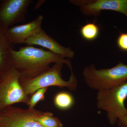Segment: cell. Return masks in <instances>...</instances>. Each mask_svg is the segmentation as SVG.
Listing matches in <instances>:
<instances>
[{"label":"cell","instance_id":"cell-1","mask_svg":"<svg viewBox=\"0 0 127 127\" xmlns=\"http://www.w3.org/2000/svg\"><path fill=\"white\" fill-rule=\"evenodd\" d=\"M71 65L70 60L42 48L32 46L20 48L12 51L11 64L20 74V80L33 78L48 70L51 63Z\"/></svg>","mask_w":127,"mask_h":127},{"label":"cell","instance_id":"cell-2","mask_svg":"<svg viewBox=\"0 0 127 127\" xmlns=\"http://www.w3.org/2000/svg\"><path fill=\"white\" fill-rule=\"evenodd\" d=\"M83 75L89 87L100 91L117 86L127 81V65L119 62L109 68L98 70L94 64L86 67Z\"/></svg>","mask_w":127,"mask_h":127},{"label":"cell","instance_id":"cell-3","mask_svg":"<svg viewBox=\"0 0 127 127\" xmlns=\"http://www.w3.org/2000/svg\"><path fill=\"white\" fill-rule=\"evenodd\" d=\"M63 64L55 63L48 70L36 77L20 80L21 85L26 95L28 96L38 89L51 86L66 88L71 91L76 90L77 81L73 73L72 67L69 68L71 74L69 80L65 81L62 77V71Z\"/></svg>","mask_w":127,"mask_h":127},{"label":"cell","instance_id":"cell-4","mask_svg":"<svg viewBox=\"0 0 127 127\" xmlns=\"http://www.w3.org/2000/svg\"><path fill=\"white\" fill-rule=\"evenodd\" d=\"M127 98V81L112 88L98 91V108L106 111L109 123L114 125L127 113L125 101Z\"/></svg>","mask_w":127,"mask_h":127},{"label":"cell","instance_id":"cell-5","mask_svg":"<svg viewBox=\"0 0 127 127\" xmlns=\"http://www.w3.org/2000/svg\"><path fill=\"white\" fill-rule=\"evenodd\" d=\"M20 78V74L12 65L0 77V112L15 103L28 104L30 98L22 87Z\"/></svg>","mask_w":127,"mask_h":127},{"label":"cell","instance_id":"cell-6","mask_svg":"<svg viewBox=\"0 0 127 127\" xmlns=\"http://www.w3.org/2000/svg\"><path fill=\"white\" fill-rule=\"evenodd\" d=\"M36 110L7 107L0 112V127H45L36 120Z\"/></svg>","mask_w":127,"mask_h":127},{"label":"cell","instance_id":"cell-7","mask_svg":"<svg viewBox=\"0 0 127 127\" xmlns=\"http://www.w3.org/2000/svg\"><path fill=\"white\" fill-rule=\"evenodd\" d=\"M0 3V24L9 28L25 20L32 0H3Z\"/></svg>","mask_w":127,"mask_h":127},{"label":"cell","instance_id":"cell-8","mask_svg":"<svg viewBox=\"0 0 127 127\" xmlns=\"http://www.w3.org/2000/svg\"><path fill=\"white\" fill-rule=\"evenodd\" d=\"M80 10L84 15L99 16L104 10L118 12L127 17V0H96L79 1Z\"/></svg>","mask_w":127,"mask_h":127},{"label":"cell","instance_id":"cell-9","mask_svg":"<svg viewBox=\"0 0 127 127\" xmlns=\"http://www.w3.org/2000/svg\"><path fill=\"white\" fill-rule=\"evenodd\" d=\"M25 44L27 46L38 45L45 48L49 51L67 58H73L75 52L70 47L63 46L46 33L42 29L28 39Z\"/></svg>","mask_w":127,"mask_h":127},{"label":"cell","instance_id":"cell-10","mask_svg":"<svg viewBox=\"0 0 127 127\" xmlns=\"http://www.w3.org/2000/svg\"><path fill=\"white\" fill-rule=\"evenodd\" d=\"M43 20V16L39 15L29 23L8 28V34L12 43L14 45L24 44L28 39L42 29Z\"/></svg>","mask_w":127,"mask_h":127},{"label":"cell","instance_id":"cell-11","mask_svg":"<svg viewBox=\"0 0 127 127\" xmlns=\"http://www.w3.org/2000/svg\"><path fill=\"white\" fill-rule=\"evenodd\" d=\"M8 29L0 24V77L4 75L12 66L14 45L8 34Z\"/></svg>","mask_w":127,"mask_h":127},{"label":"cell","instance_id":"cell-12","mask_svg":"<svg viewBox=\"0 0 127 127\" xmlns=\"http://www.w3.org/2000/svg\"><path fill=\"white\" fill-rule=\"evenodd\" d=\"M35 117L36 120L45 127H63L61 120L50 112H43L36 110Z\"/></svg>","mask_w":127,"mask_h":127},{"label":"cell","instance_id":"cell-13","mask_svg":"<svg viewBox=\"0 0 127 127\" xmlns=\"http://www.w3.org/2000/svg\"><path fill=\"white\" fill-rule=\"evenodd\" d=\"M55 106L58 109L66 110L70 108L74 103L73 97L70 94L65 92L58 93L54 98Z\"/></svg>","mask_w":127,"mask_h":127},{"label":"cell","instance_id":"cell-14","mask_svg":"<svg viewBox=\"0 0 127 127\" xmlns=\"http://www.w3.org/2000/svg\"><path fill=\"white\" fill-rule=\"evenodd\" d=\"M100 33L99 28L94 23H88L82 27L80 33L85 40L92 41L95 40Z\"/></svg>","mask_w":127,"mask_h":127},{"label":"cell","instance_id":"cell-15","mask_svg":"<svg viewBox=\"0 0 127 127\" xmlns=\"http://www.w3.org/2000/svg\"><path fill=\"white\" fill-rule=\"evenodd\" d=\"M48 88L40 89L32 94L27 105L29 107L28 108L31 109L34 108L37 103L45 100V94Z\"/></svg>","mask_w":127,"mask_h":127},{"label":"cell","instance_id":"cell-16","mask_svg":"<svg viewBox=\"0 0 127 127\" xmlns=\"http://www.w3.org/2000/svg\"><path fill=\"white\" fill-rule=\"evenodd\" d=\"M117 43L120 49L127 51V33L120 32L117 39Z\"/></svg>","mask_w":127,"mask_h":127},{"label":"cell","instance_id":"cell-17","mask_svg":"<svg viewBox=\"0 0 127 127\" xmlns=\"http://www.w3.org/2000/svg\"><path fill=\"white\" fill-rule=\"evenodd\" d=\"M117 122L119 127H127V113L119 118Z\"/></svg>","mask_w":127,"mask_h":127},{"label":"cell","instance_id":"cell-18","mask_svg":"<svg viewBox=\"0 0 127 127\" xmlns=\"http://www.w3.org/2000/svg\"><path fill=\"white\" fill-rule=\"evenodd\" d=\"M45 0H39L37 2L35 6V9H39L42 5L43 3L45 2Z\"/></svg>","mask_w":127,"mask_h":127},{"label":"cell","instance_id":"cell-19","mask_svg":"<svg viewBox=\"0 0 127 127\" xmlns=\"http://www.w3.org/2000/svg\"></svg>","mask_w":127,"mask_h":127}]
</instances>
